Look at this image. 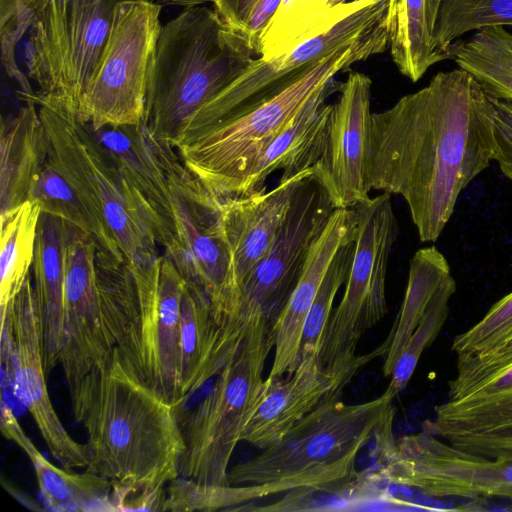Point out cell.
<instances>
[{
	"label": "cell",
	"mask_w": 512,
	"mask_h": 512,
	"mask_svg": "<svg viewBox=\"0 0 512 512\" xmlns=\"http://www.w3.org/2000/svg\"><path fill=\"white\" fill-rule=\"evenodd\" d=\"M456 292L455 279L450 277L437 290L423 317L402 351L391 374L384 395L394 399L407 386L422 353L432 345L448 316L449 304Z\"/></svg>",
	"instance_id": "35"
},
{
	"label": "cell",
	"mask_w": 512,
	"mask_h": 512,
	"mask_svg": "<svg viewBox=\"0 0 512 512\" xmlns=\"http://www.w3.org/2000/svg\"><path fill=\"white\" fill-rule=\"evenodd\" d=\"M393 418L375 431V463L362 472L379 488L400 486L430 497L512 500V459L475 455L423 430L395 438Z\"/></svg>",
	"instance_id": "11"
},
{
	"label": "cell",
	"mask_w": 512,
	"mask_h": 512,
	"mask_svg": "<svg viewBox=\"0 0 512 512\" xmlns=\"http://www.w3.org/2000/svg\"><path fill=\"white\" fill-rule=\"evenodd\" d=\"M166 487L158 490L130 489L122 486L112 488L115 511H163Z\"/></svg>",
	"instance_id": "40"
},
{
	"label": "cell",
	"mask_w": 512,
	"mask_h": 512,
	"mask_svg": "<svg viewBox=\"0 0 512 512\" xmlns=\"http://www.w3.org/2000/svg\"><path fill=\"white\" fill-rule=\"evenodd\" d=\"M249 314L221 318L205 291L186 282L180 308L179 394L181 403L217 376L239 348Z\"/></svg>",
	"instance_id": "20"
},
{
	"label": "cell",
	"mask_w": 512,
	"mask_h": 512,
	"mask_svg": "<svg viewBox=\"0 0 512 512\" xmlns=\"http://www.w3.org/2000/svg\"><path fill=\"white\" fill-rule=\"evenodd\" d=\"M2 435L17 444L30 460L46 509L56 512H111L113 484L86 470L76 473L52 464L34 445L13 410L2 400Z\"/></svg>",
	"instance_id": "24"
},
{
	"label": "cell",
	"mask_w": 512,
	"mask_h": 512,
	"mask_svg": "<svg viewBox=\"0 0 512 512\" xmlns=\"http://www.w3.org/2000/svg\"><path fill=\"white\" fill-rule=\"evenodd\" d=\"M258 0H215V10L233 28L242 32L251 10Z\"/></svg>",
	"instance_id": "42"
},
{
	"label": "cell",
	"mask_w": 512,
	"mask_h": 512,
	"mask_svg": "<svg viewBox=\"0 0 512 512\" xmlns=\"http://www.w3.org/2000/svg\"><path fill=\"white\" fill-rule=\"evenodd\" d=\"M257 56L215 9L185 8L161 27L143 123L173 147L192 116Z\"/></svg>",
	"instance_id": "3"
},
{
	"label": "cell",
	"mask_w": 512,
	"mask_h": 512,
	"mask_svg": "<svg viewBox=\"0 0 512 512\" xmlns=\"http://www.w3.org/2000/svg\"><path fill=\"white\" fill-rule=\"evenodd\" d=\"M356 230L354 208H335L314 240L297 284L273 324L274 358L268 378L289 375L298 367L306 317L333 258Z\"/></svg>",
	"instance_id": "22"
},
{
	"label": "cell",
	"mask_w": 512,
	"mask_h": 512,
	"mask_svg": "<svg viewBox=\"0 0 512 512\" xmlns=\"http://www.w3.org/2000/svg\"><path fill=\"white\" fill-rule=\"evenodd\" d=\"M490 99L494 106L493 160L498 163L501 172L512 181V99Z\"/></svg>",
	"instance_id": "38"
},
{
	"label": "cell",
	"mask_w": 512,
	"mask_h": 512,
	"mask_svg": "<svg viewBox=\"0 0 512 512\" xmlns=\"http://www.w3.org/2000/svg\"><path fill=\"white\" fill-rule=\"evenodd\" d=\"M512 428V359L487 361L457 356L447 399L435 407L423 431L448 440Z\"/></svg>",
	"instance_id": "18"
},
{
	"label": "cell",
	"mask_w": 512,
	"mask_h": 512,
	"mask_svg": "<svg viewBox=\"0 0 512 512\" xmlns=\"http://www.w3.org/2000/svg\"><path fill=\"white\" fill-rule=\"evenodd\" d=\"M394 413L393 399L384 394L359 404L329 399L278 442L229 469L227 484H252L260 499L344 482L357 473L360 450Z\"/></svg>",
	"instance_id": "4"
},
{
	"label": "cell",
	"mask_w": 512,
	"mask_h": 512,
	"mask_svg": "<svg viewBox=\"0 0 512 512\" xmlns=\"http://www.w3.org/2000/svg\"><path fill=\"white\" fill-rule=\"evenodd\" d=\"M313 168L281 178L271 190L223 199L220 219L230 254V287L238 311L242 283L284 226Z\"/></svg>",
	"instance_id": "19"
},
{
	"label": "cell",
	"mask_w": 512,
	"mask_h": 512,
	"mask_svg": "<svg viewBox=\"0 0 512 512\" xmlns=\"http://www.w3.org/2000/svg\"><path fill=\"white\" fill-rule=\"evenodd\" d=\"M451 350L456 356L487 361L512 359V292L497 301L475 325L456 335Z\"/></svg>",
	"instance_id": "34"
},
{
	"label": "cell",
	"mask_w": 512,
	"mask_h": 512,
	"mask_svg": "<svg viewBox=\"0 0 512 512\" xmlns=\"http://www.w3.org/2000/svg\"><path fill=\"white\" fill-rule=\"evenodd\" d=\"M354 5L350 0L335 6L334 0H281L264 29L258 57L271 60L332 27Z\"/></svg>",
	"instance_id": "28"
},
{
	"label": "cell",
	"mask_w": 512,
	"mask_h": 512,
	"mask_svg": "<svg viewBox=\"0 0 512 512\" xmlns=\"http://www.w3.org/2000/svg\"><path fill=\"white\" fill-rule=\"evenodd\" d=\"M161 5L125 0L114 10L109 35L85 90L79 119L96 130L144 121L161 31Z\"/></svg>",
	"instance_id": "12"
},
{
	"label": "cell",
	"mask_w": 512,
	"mask_h": 512,
	"mask_svg": "<svg viewBox=\"0 0 512 512\" xmlns=\"http://www.w3.org/2000/svg\"><path fill=\"white\" fill-rule=\"evenodd\" d=\"M2 117L0 129V214L28 200L33 181L48 158V139L37 103L25 99Z\"/></svg>",
	"instance_id": "25"
},
{
	"label": "cell",
	"mask_w": 512,
	"mask_h": 512,
	"mask_svg": "<svg viewBox=\"0 0 512 512\" xmlns=\"http://www.w3.org/2000/svg\"><path fill=\"white\" fill-rule=\"evenodd\" d=\"M371 78L350 72L332 103L313 177L333 208H354L370 198L367 165L371 129Z\"/></svg>",
	"instance_id": "15"
},
{
	"label": "cell",
	"mask_w": 512,
	"mask_h": 512,
	"mask_svg": "<svg viewBox=\"0 0 512 512\" xmlns=\"http://www.w3.org/2000/svg\"><path fill=\"white\" fill-rule=\"evenodd\" d=\"M87 434L86 470L114 486L158 490L179 477L185 450L177 409L128 371L116 351L69 390Z\"/></svg>",
	"instance_id": "2"
},
{
	"label": "cell",
	"mask_w": 512,
	"mask_h": 512,
	"mask_svg": "<svg viewBox=\"0 0 512 512\" xmlns=\"http://www.w3.org/2000/svg\"><path fill=\"white\" fill-rule=\"evenodd\" d=\"M66 234V221L41 212L32 264V281L42 325L43 362L47 374L59 365L63 338Z\"/></svg>",
	"instance_id": "26"
},
{
	"label": "cell",
	"mask_w": 512,
	"mask_h": 512,
	"mask_svg": "<svg viewBox=\"0 0 512 512\" xmlns=\"http://www.w3.org/2000/svg\"><path fill=\"white\" fill-rule=\"evenodd\" d=\"M24 7L34 16L35 12L45 3L46 0H21Z\"/></svg>",
	"instance_id": "45"
},
{
	"label": "cell",
	"mask_w": 512,
	"mask_h": 512,
	"mask_svg": "<svg viewBox=\"0 0 512 512\" xmlns=\"http://www.w3.org/2000/svg\"><path fill=\"white\" fill-rule=\"evenodd\" d=\"M0 308L1 363L15 396L33 418L53 458L66 469H86V445L68 433L49 396L42 325L31 274L19 292Z\"/></svg>",
	"instance_id": "14"
},
{
	"label": "cell",
	"mask_w": 512,
	"mask_h": 512,
	"mask_svg": "<svg viewBox=\"0 0 512 512\" xmlns=\"http://www.w3.org/2000/svg\"><path fill=\"white\" fill-rule=\"evenodd\" d=\"M348 1H350V0H334V5L335 6H339V5H342V4H344V3L348 2Z\"/></svg>",
	"instance_id": "46"
},
{
	"label": "cell",
	"mask_w": 512,
	"mask_h": 512,
	"mask_svg": "<svg viewBox=\"0 0 512 512\" xmlns=\"http://www.w3.org/2000/svg\"><path fill=\"white\" fill-rule=\"evenodd\" d=\"M33 17L21 0H0L1 61L9 77L18 83L22 99L31 98L35 92L17 66L15 50Z\"/></svg>",
	"instance_id": "37"
},
{
	"label": "cell",
	"mask_w": 512,
	"mask_h": 512,
	"mask_svg": "<svg viewBox=\"0 0 512 512\" xmlns=\"http://www.w3.org/2000/svg\"><path fill=\"white\" fill-rule=\"evenodd\" d=\"M451 58L488 96L512 99V33L504 27L484 28L467 41H457Z\"/></svg>",
	"instance_id": "30"
},
{
	"label": "cell",
	"mask_w": 512,
	"mask_h": 512,
	"mask_svg": "<svg viewBox=\"0 0 512 512\" xmlns=\"http://www.w3.org/2000/svg\"><path fill=\"white\" fill-rule=\"evenodd\" d=\"M334 210L313 175L307 178L277 238L241 285L238 311H261L273 324L301 275L310 248Z\"/></svg>",
	"instance_id": "17"
},
{
	"label": "cell",
	"mask_w": 512,
	"mask_h": 512,
	"mask_svg": "<svg viewBox=\"0 0 512 512\" xmlns=\"http://www.w3.org/2000/svg\"><path fill=\"white\" fill-rule=\"evenodd\" d=\"M386 9L387 0H354L352 8L320 35L271 60L254 58L231 85L192 116L180 139L275 96L338 49L385 29Z\"/></svg>",
	"instance_id": "13"
},
{
	"label": "cell",
	"mask_w": 512,
	"mask_h": 512,
	"mask_svg": "<svg viewBox=\"0 0 512 512\" xmlns=\"http://www.w3.org/2000/svg\"><path fill=\"white\" fill-rule=\"evenodd\" d=\"M48 139V157L94 217L115 237L131 271L159 257L156 239L132 191L88 123L37 104Z\"/></svg>",
	"instance_id": "8"
},
{
	"label": "cell",
	"mask_w": 512,
	"mask_h": 512,
	"mask_svg": "<svg viewBox=\"0 0 512 512\" xmlns=\"http://www.w3.org/2000/svg\"><path fill=\"white\" fill-rule=\"evenodd\" d=\"M447 441L475 455L512 459V428L497 433L457 436Z\"/></svg>",
	"instance_id": "39"
},
{
	"label": "cell",
	"mask_w": 512,
	"mask_h": 512,
	"mask_svg": "<svg viewBox=\"0 0 512 512\" xmlns=\"http://www.w3.org/2000/svg\"><path fill=\"white\" fill-rule=\"evenodd\" d=\"M215 0H156L158 4L162 5H177L185 8L201 6L204 3L214 2Z\"/></svg>",
	"instance_id": "44"
},
{
	"label": "cell",
	"mask_w": 512,
	"mask_h": 512,
	"mask_svg": "<svg viewBox=\"0 0 512 512\" xmlns=\"http://www.w3.org/2000/svg\"><path fill=\"white\" fill-rule=\"evenodd\" d=\"M40 215L41 208L34 200L0 214V306L19 292L30 275Z\"/></svg>",
	"instance_id": "32"
},
{
	"label": "cell",
	"mask_w": 512,
	"mask_h": 512,
	"mask_svg": "<svg viewBox=\"0 0 512 512\" xmlns=\"http://www.w3.org/2000/svg\"><path fill=\"white\" fill-rule=\"evenodd\" d=\"M245 336L210 392L179 419L185 450L179 476L226 485L229 463L265 386L264 366L274 347L273 323L250 310Z\"/></svg>",
	"instance_id": "7"
},
{
	"label": "cell",
	"mask_w": 512,
	"mask_h": 512,
	"mask_svg": "<svg viewBox=\"0 0 512 512\" xmlns=\"http://www.w3.org/2000/svg\"><path fill=\"white\" fill-rule=\"evenodd\" d=\"M335 78L317 91L292 121L250 163L234 186L231 196L245 197L264 190L266 178L282 170L281 178L313 167L321 155L332 103L337 92Z\"/></svg>",
	"instance_id": "23"
},
{
	"label": "cell",
	"mask_w": 512,
	"mask_h": 512,
	"mask_svg": "<svg viewBox=\"0 0 512 512\" xmlns=\"http://www.w3.org/2000/svg\"><path fill=\"white\" fill-rule=\"evenodd\" d=\"M354 210L357 231L345 290L332 311L319 353L328 373L351 378L374 359L372 353L357 355L356 350L363 335L388 311L386 275L398 236L391 194L370 197Z\"/></svg>",
	"instance_id": "10"
},
{
	"label": "cell",
	"mask_w": 512,
	"mask_h": 512,
	"mask_svg": "<svg viewBox=\"0 0 512 512\" xmlns=\"http://www.w3.org/2000/svg\"><path fill=\"white\" fill-rule=\"evenodd\" d=\"M28 200L36 201L41 212L55 215L92 236L98 251L125 259L114 235L94 217L49 157L33 181Z\"/></svg>",
	"instance_id": "31"
},
{
	"label": "cell",
	"mask_w": 512,
	"mask_h": 512,
	"mask_svg": "<svg viewBox=\"0 0 512 512\" xmlns=\"http://www.w3.org/2000/svg\"><path fill=\"white\" fill-rule=\"evenodd\" d=\"M452 277L449 263L435 247L417 250L409 263L405 295L393 326L381 345L372 351L383 358V375L391 376L409 338L440 286Z\"/></svg>",
	"instance_id": "27"
},
{
	"label": "cell",
	"mask_w": 512,
	"mask_h": 512,
	"mask_svg": "<svg viewBox=\"0 0 512 512\" xmlns=\"http://www.w3.org/2000/svg\"><path fill=\"white\" fill-rule=\"evenodd\" d=\"M385 25L392 60L412 82L444 60L434 47L426 0H387Z\"/></svg>",
	"instance_id": "29"
},
{
	"label": "cell",
	"mask_w": 512,
	"mask_h": 512,
	"mask_svg": "<svg viewBox=\"0 0 512 512\" xmlns=\"http://www.w3.org/2000/svg\"><path fill=\"white\" fill-rule=\"evenodd\" d=\"M281 0H258L245 22L242 33L258 56L260 37L276 13Z\"/></svg>",
	"instance_id": "41"
},
{
	"label": "cell",
	"mask_w": 512,
	"mask_h": 512,
	"mask_svg": "<svg viewBox=\"0 0 512 512\" xmlns=\"http://www.w3.org/2000/svg\"><path fill=\"white\" fill-rule=\"evenodd\" d=\"M494 106L462 68L372 113L367 178L400 195L421 242H435L468 184L493 160Z\"/></svg>",
	"instance_id": "1"
},
{
	"label": "cell",
	"mask_w": 512,
	"mask_h": 512,
	"mask_svg": "<svg viewBox=\"0 0 512 512\" xmlns=\"http://www.w3.org/2000/svg\"><path fill=\"white\" fill-rule=\"evenodd\" d=\"M355 236L356 234L340 247L323 278L304 323L299 361L310 354L320 353L323 334L333 311L334 299L348 275Z\"/></svg>",
	"instance_id": "36"
},
{
	"label": "cell",
	"mask_w": 512,
	"mask_h": 512,
	"mask_svg": "<svg viewBox=\"0 0 512 512\" xmlns=\"http://www.w3.org/2000/svg\"><path fill=\"white\" fill-rule=\"evenodd\" d=\"M63 338L59 355L68 391L113 354L104 325L97 243L67 223L64 256Z\"/></svg>",
	"instance_id": "16"
},
{
	"label": "cell",
	"mask_w": 512,
	"mask_h": 512,
	"mask_svg": "<svg viewBox=\"0 0 512 512\" xmlns=\"http://www.w3.org/2000/svg\"><path fill=\"white\" fill-rule=\"evenodd\" d=\"M122 1H45L34 14L25 45L26 74L38 87L30 99L80 117L115 7Z\"/></svg>",
	"instance_id": "9"
},
{
	"label": "cell",
	"mask_w": 512,
	"mask_h": 512,
	"mask_svg": "<svg viewBox=\"0 0 512 512\" xmlns=\"http://www.w3.org/2000/svg\"><path fill=\"white\" fill-rule=\"evenodd\" d=\"M350 380L328 373L317 353L301 359L296 370L285 378L267 377L241 441L261 450L273 445L322 403L338 397Z\"/></svg>",
	"instance_id": "21"
},
{
	"label": "cell",
	"mask_w": 512,
	"mask_h": 512,
	"mask_svg": "<svg viewBox=\"0 0 512 512\" xmlns=\"http://www.w3.org/2000/svg\"><path fill=\"white\" fill-rule=\"evenodd\" d=\"M442 2L443 0H426L427 23L432 35Z\"/></svg>",
	"instance_id": "43"
},
{
	"label": "cell",
	"mask_w": 512,
	"mask_h": 512,
	"mask_svg": "<svg viewBox=\"0 0 512 512\" xmlns=\"http://www.w3.org/2000/svg\"><path fill=\"white\" fill-rule=\"evenodd\" d=\"M186 280L165 254L100 283L109 344L122 365L178 409L180 308Z\"/></svg>",
	"instance_id": "5"
},
{
	"label": "cell",
	"mask_w": 512,
	"mask_h": 512,
	"mask_svg": "<svg viewBox=\"0 0 512 512\" xmlns=\"http://www.w3.org/2000/svg\"><path fill=\"white\" fill-rule=\"evenodd\" d=\"M388 48L386 28L340 48L297 82L239 114L185 136L175 146L186 167L207 190L223 200L250 163L335 76Z\"/></svg>",
	"instance_id": "6"
},
{
	"label": "cell",
	"mask_w": 512,
	"mask_h": 512,
	"mask_svg": "<svg viewBox=\"0 0 512 512\" xmlns=\"http://www.w3.org/2000/svg\"><path fill=\"white\" fill-rule=\"evenodd\" d=\"M512 27V0H443L433 30L435 50L451 58L457 40L489 27Z\"/></svg>",
	"instance_id": "33"
}]
</instances>
